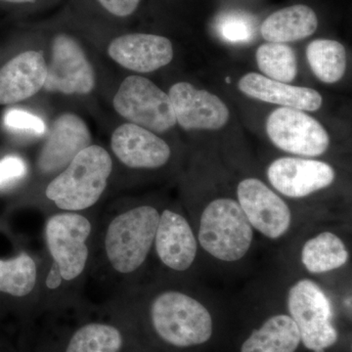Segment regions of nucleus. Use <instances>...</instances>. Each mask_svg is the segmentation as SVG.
<instances>
[{"label": "nucleus", "instance_id": "nucleus-1", "mask_svg": "<svg viewBox=\"0 0 352 352\" xmlns=\"http://www.w3.org/2000/svg\"><path fill=\"white\" fill-rule=\"evenodd\" d=\"M112 171V157L107 150L88 146L48 184L46 198L64 212H82L103 195Z\"/></svg>", "mask_w": 352, "mask_h": 352}, {"label": "nucleus", "instance_id": "nucleus-2", "mask_svg": "<svg viewBox=\"0 0 352 352\" xmlns=\"http://www.w3.org/2000/svg\"><path fill=\"white\" fill-rule=\"evenodd\" d=\"M160 212L152 206H139L116 215L104 237V252L109 265L120 275L136 272L149 256Z\"/></svg>", "mask_w": 352, "mask_h": 352}, {"label": "nucleus", "instance_id": "nucleus-3", "mask_svg": "<svg viewBox=\"0 0 352 352\" xmlns=\"http://www.w3.org/2000/svg\"><path fill=\"white\" fill-rule=\"evenodd\" d=\"M150 317L157 336L176 347L200 346L214 333V321L208 308L193 296L175 289L155 296Z\"/></svg>", "mask_w": 352, "mask_h": 352}, {"label": "nucleus", "instance_id": "nucleus-4", "mask_svg": "<svg viewBox=\"0 0 352 352\" xmlns=\"http://www.w3.org/2000/svg\"><path fill=\"white\" fill-rule=\"evenodd\" d=\"M197 239L212 258L235 263L251 249L254 228L237 201L219 198L201 212Z\"/></svg>", "mask_w": 352, "mask_h": 352}, {"label": "nucleus", "instance_id": "nucleus-5", "mask_svg": "<svg viewBox=\"0 0 352 352\" xmlns=\"http://www.w3.org/2000/svg\"><path fill=\"white\" fill-rule=\"evenodd\" d=\"M287 307L303 346L309 351L325 352L339 340L333 323L332 305L314 280L305 278L296 281L289 289Z\"/></svg>", "mask_w": 352, "mask_h": 352}, {"label": "nucleus", "instance_id": "nucleus-6", "mask_svg": "<svg viewBox=\"0 0 352 352\" xmlns=\"http://www.w3.org/2000/svg\"><path fill=\"white\" fill-rule=\"evenodd\" d=\"M113 106L131 124L152 132L164 133L176 124L168 94L143 76H127L113 97Z\"/></svg>", "mask_w": 352, "mask_h": 352}, {"label": "nucleus", "instance_id": "nucleus-7", "mask_svg": "<svg viewBox=\"0 0 352 352\" xmlns=\"http://www.w3.org/2000/svg\"><path fill=\"white\" fill-rule=\"evenodd\" d=\"M91 231L90 220L78 212H60L46 221V245L65 282L75 281L85 272L89 258L87 240Z\"/></svg>", "mask_w": 352, "mask_h": 352}, {"label": "nucleus", "instance_id": "nucleus-8", "mask_svg": "<svg viewBox=\"0 0 352 352\" xmlns=\"http://www.w3.org/2000/svg\"><path fill=\"white\" fill-rule=\"evenodd\" d=\"M266 131L276 147L298 156H321L330 144L327 131L320 122L296 109L282 107L271 113Z\"/></svg>", "mask_w": 352, "mask_h": 352}, {"label": "nucleus", "instance_id": "nucleus-9", "mask_svg": "<svg viewBox=\"0 0 352 352\" xmlns=\"http://www.w3.org/2000/svg\"><path fill=\"white\" fill-rule=\"evenodd\" d=\"M238 203L252 228L271 240L288 233L293 222L291 208L258 178H245L237 187Z\"/></svg>", "mask_w": 352, "mask_h": 352}, {"label": "nucleus", "instance_id": "nucleus-10", "mask_svg": "<svg viewBox=\"0 0 352 352\" xmlns=\"http://www.w3.org/2000/svg\"><path fill=\"white\" fill-rule=\"evenodd\" d=\"M95 72L78 41L68 34L53 41L44 89L66 95L89 94L94 89Z\"/></svg>", "mask_w": 352, "mask_h": 352}, {"label": "nucleus", "instance_id": "nucleus-11", "mask_svg": "<svg viewBox=\"0 0 352 352\" xmlns=\"http://www.w3.org/2000/svg\"><path fill=\"white\" fill-rule=\"evenodd\" d=\"M335 176L330 164L309 157H280L267 170L270 184L282 195L293 199L305 198L327 188Z\"/></svg>", "mask_w": 352, "mask_h": 352}, {"label": "nucleus", "instance_id": "nucleus-12", "mask_svg": "<svg viewBox=\"0 0 352 352\" xmlns=\"http://www.w3.org/2000/svg\"><path fill=\"white\" fill-rule=\"evenodd\" d=\"M176 122L186 131L221 129L230 113L221 99L207 90H199L191 83L178 82L168 92Z\"/></svg>", "mask_w": 352, "mask_h": 352}, {"label": "nucleus", "instance_id": "nucleus-13", "mask_svg": "<svg viewBox=\"0 0 352 352\" xmlns=\"http://www.w3.org/2000/svg\"><path fill=\"white\" fill-rule=\"evenodd\" d=\"M91 145V134L85 122L74 113H63L54 124L38 157L43 175L61 173L78 153Z\"/></svg>", "mask_w": 352, "mask_h": 352}, {"label": "nucleus", "instance_id": "nucleus-14", "mask_svg": "<svg viewBox=\"0 0 352 352\" xmlns=\"http://www.w3.org/2000/svg\"><path fill=\"white\" fill-rule=\"evenodd\" d=\"M198 239L188 220L171 210L160 214L154 245L157 258L168 270H188L198 254Z\"/></svg>", "mask_w": 352, "mask_h": 352}, {"label": "nucleus", "instance_id": "nucleus-15", "mask_svg": "<svg viewBox=\"0 0 352 352\" xmlns=\"http://www.w3.org/2000/svg\"><path fill=\"white\" fill-rule=\"evenodd\" d=\"M111 147L127 168L154 170L164 166L171 151L166 141L136 124H124L113 131Z\"/></svg>", "mask_w": 352, "mask_h": 352}, {"label": "nucleus", "instance_id": "nucleus-16", "mask_svg": "<svg viewBox=\"0 0 352 352\" xmlns=\"http://www.w3.org/2000/svg\"><path fill=\"white\" fill-rule=\"evenodd\" d=\"M108 53L124 68L138 73H151L170 63L173 47L170 39L164 36L129 34L113 39Z\"/></svg>", "mask_w": 352, "mask_h": 352}, {"label": "nucleus", "instance_id": "nucleus-17", "mask_svg": "<svg viewBox=\"0 0 352 352\" xmlns=\"http://www.w3.org/2000/svg\"><path fill=\"white\" fill-rule=\"evenodd\" d=\"M46 76L43 53L27 51L14 57L0 69V105L31 98L43 88Z\"/></svg>", "mask_w": 352, "mask_h": 352}, {"label": "nucleus", "instance_id": "nucleus-18", "mask_svg": "<svg viewBox=\"0 0 352 352\" xmlns=\"http://www.w3.org/2000/svg\"><path fill=\"white\" fill-rule=\"evenodd\" d=\"M238 87L251 98L296 110L314 112L323 103L320 94L312 88L289 85L256 73L243 76Z\"/></svg>", "mask_w": 352, "mask_h": 352}, {"label": "nucleus", "instance_id": "nucleus-19", "mask_svg": "<svg viewBox=\"0 0 352 352\" xmlns=\"http://www.w3.org/2000/svg\"><path fill=\"white\" fill-rule=\"evenodd\" d=\"M318 27V18L310 7L298 4L286 7L268 16L261 27L268 43H286L312 36Z\"/></svg>", "mask_w": 352, "mask_h": 352}, {"label": "nucleus", "instance_id": "nucleus-20", "mask_svg": "<svg viewBox=\"0 0 352 352\" xmlns=\"http://www.w3.org/2000/svg\"><path fill=\"white\" fill-rule=\"evenodd\" d=\"M302 340L288 314H276L264 322L245 340L241 352H296Z\"/></svg>", "mask_w": 352, "mask_h": 352}, {"label": "nucleus", "instance_id": "nucleus-21", "mask_svg": "<svg viewBox=\"0 0 352 352\" xmlns=\"http://www.w3.org/2000/svg\"><path fill=\"white\" fill-rule=\"evenodd\" d=\"M300 259L311 274H324L346 265L349 252L337 234L324 231L310 238L302 245Z\"/></svg>", "mask_w": 352, "mask_h": 352}, {"label": "nucleus", "instance_id": "nucleus-22", "mask_svg": "<svg viewBox=\"0 0 352 352\" xmlns=\"http://www.w3.org/2000/svg\"><path fill=\"white\" fill-rule=\"evenodd\" d=\"M308 64L321 82L335 83L346 73L347 58L344 46L332 39H316L307 48Z\"/></svg>", "mask_w": 352, "mask_h": 352}, {"label": "nucleus", "instance_id": "nucleus-23", "mask_svg": "<svg viewBox=\"0 0 352 352\" xmlns=\"http://www.w3.org/2000/svg\"><path fill=\"white\" fill-rule=\"evenodd\" d=\"M38 277V265L28 252H21L12 258H0V293L25 298L36 289Z\"/></svg>", "mask_w": 352, "mask_h": 352}, {"label": "nucleus", "instance_id": "nucleus-24", "mask_svg": "<svg viewBox=\"0 0 352 352\" xmlns=\"http://www.w3.org/2000/svg\"><path fill=\"white\" fill-rule=\"evenodd\" d=\"M259 69L271 80L288 83L298 73L295 51L286 43H267L259 46L256 54Z\"/></svg>", "mask_w": 352, "mask_h": 352}, {"label": "nucleus", "instance_id": "nucleus-25", "mask_svg": "<svg viewBox=\"0 0 352 352\" xmlns=\"http://www.w3.org/2000/svg\"><path fill=\"white\" fill-rule=\"evenodd\" d=\"M122 336L119 329L104 323H89L78 329L66 352H119Z\"/></svg>", "mask_w": 352, "mask_h": 352}, {"label": "nucleus", "instance_id": "nucleus-26", "mask_svg": "<svg viewBox=\"0 0 352 352\" xmlns=\"http://www.w3.org/2000/svg\"><path fill=\"white\" fill-rule=\"evenodd\" d=\"M215 29L229 43H249L256 36V21L249 14L230 11L217 17Z\"/></svg>", "mask_w": 352, "mask_h": 352}, {"label": "nucleus", "instance_id": "nucleus-27", "mask_svg": "<svg viewBox=\"0 0 352 352\" xmlns=\"http://www.w3.org/2000/svg\"><path fill=\"white\" fill-rule=\"evenodd\" d=\"M3 122L4 126L12 131H28L38 135L43 134L46 131L45 124L41 118L19 109L7 111Z\"/></svg>", "mask_w": 352, "mask_h": 352}, {"label": "nucleus", "instance_id": "nucleus-28", "mask_svg": "<svg viewBox=\"0 0 352 352\" xmlns=\"http://www.w3.org/2000/svg\"><path fill=\"white\" fill-rule=\"evenodd\" d=\"M27 175V164L22 157L6 156L0 160V189L9 186Z\"/></svg>", "mask_w": 352, "mask_h": 352}, {"label": "nucleus", "instance_id": "nucleus-29", "mask_svg": "<svg viewBox=\"0 0 352 352\" xmlns=\"http://www.w3.org/2000/svg\"><path fill=\"white\" fill-rule=\"evenodd\" d=\"M108 12L118 17H126L136 10L140 0H97Z\"/></svg>", "mask_w": 352, "mask_h": 352}, {"label": "nucleus", "instance_id": "nucleus-30", "mask_svg": "<svg viewBox=\"0 0 352 352\" xmlns=\"http://www.w3.org/2000/svg\"><path fill=\"white\" fill-rule=\"evenodd\" d=\"M64 282L63 277H62L56 264L51 263L50 270L45 277L46 288L50 291H57L64 284Z\"/></svg>", "mask_w": 352, "mask_h": 352}, {"label": "nucleus", "instance_id": "nucleus-31", "mask_svg": "<svg viewBox=\"0 0 352 352\" xmlns=\"http://www.w3.org/2000/svg\"><path fill=\"white\" fill-rule=\"evenodd\" d=\"M2 1L12 2V3H25V2H34V0H2Z\"/></svg>", "mask_w": 352, "mask_h": 352}, {"label": "nucleus", "instance_id": "nucleus-32", "mask_svg": "<svg viewBox=\"0 0 352 352\" xmlns=\"http://www.w3.org/2000/svg\"><path fill=\"white\" fill-rule=\"evenodd\" d=\"M226 82H230V78H229V76H227L226 78Z\"/></svg>", "mask_w": 352, "mask_h": 352}]
</instances>
